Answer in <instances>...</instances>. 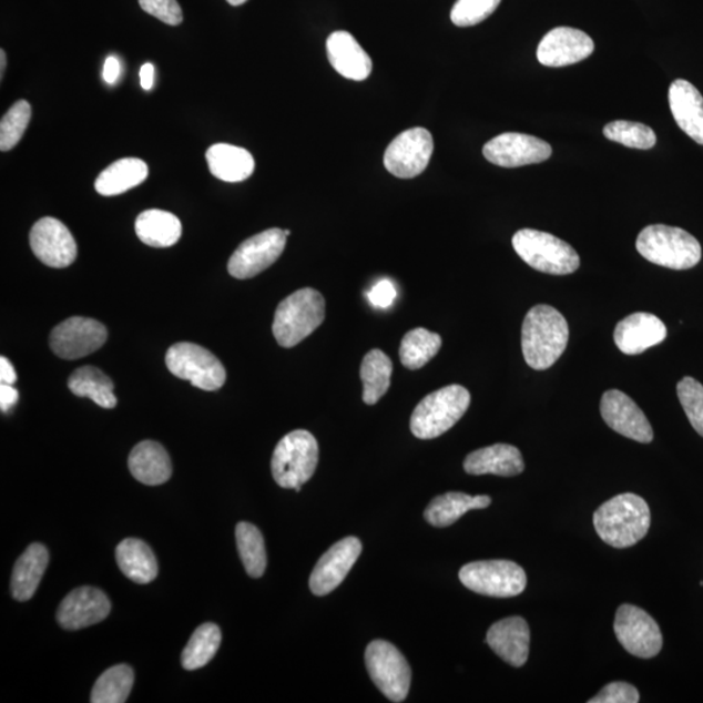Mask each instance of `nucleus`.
Here are the masks:
<instances>
[{"instance_id":"39448f33","label":"nucleus","mask_w":703,"mask_h":703,"mask_svg":"<svg viewBox=\"0 0 703 703\" xmlns=\"http://www.w3.org/2000/svg\"><path fill=\"white\" fill-rule=\"evenodd\" d=\"M470 394L466 387L451 385L426 396L410 417V431L418 439L444 436L466 415Z\"/></svg>"},{"instance_id":"c85d7f7f","label":"nucleus","mask_w":703,"mask_h":703,"mask_svg":"<svg viewBox=\"0 0 703 703\" xmlns=\"http://www.w3.org/2000/svg\"><path fill=\"white\" fill-rule=\"evenodd\" d=\"M490 505L491 498L488 496L470 497L463 492H447L434 498L424 516L430 526L446 528L452 526L468 511L483 510Z\"/></svg>"},{"instance_id":"4c0bfd02","label":"nucleus","mask_w":703,"mask_h":703,"mask_svg":"<svg viewBox=\"0 0 703 703\" xmlns=\"http://www.w3.org/2000/svg\"><path fill=\"white\" fill-rule=\"evenodd\" d=\"M134 682V673L130 665L118 664L104 671L96 680L91 702L123 703L130 697Z\"/></svg>"},{"instance_id":"f3484780","label":"nucleus","mask_w":703,"mask_h":703,"mask_svg":"<svg viewBox=\"0 0 703 703\" xmlns=\"http://www.w3.org/2000/svg\"><path fill=\"white\" fill-rule=\"evenodd\" d=\"M363 544L356 537L336 542L318 560L310 575L309 585L314 595L324 597L334 592L360 558Z\"/></svg>"},{"instance_id":"c756f323","label":"nucleus","mask_w":703,"mask_h":703,"mask_svg":"<svg viewBox=\"0 0 703 703\" xmlns=\"http://www.w3.org/2000/svg\"><path fill=\"white\" fill-rule=\"evenodd\" d=\"M134 230L140 241L153 248H169L181 241L183 226L176 215L163 211H146L137 216Z\"/></svg>"},{"instance_id":"72a5a7b5","label":"nucleus","mask_w":703,"mask_h":703,"mask_svg":"<svg viewBox=\"0 0 703 703\" xmlns=\"http://www.w3.org/2000/svg\"><path fill=\"white\" fill-rule=\"evenodd\" d=\"M69 387L73 395L92 399L96 406L106 409L116 407L114 384L94 366H82L74 370L69 379Z\"/></svg>"},{"instance_id":"bb28decb","label":"nucleus","mask_w":703,"mask_h":703,"mask_svg":"<svg viewBox=\"0 0 703 703\" xmlns=\"http://www.w3.org/2000/svg\"><path fill=\"white\" fill-rule=\"evenodd\" d=\"M129 466L132 476L147 486L167 482L172 475V463L167 451L153 440H145L133 448Z\"/></svg>"},{"instance_id":"58836bf2","label":"nucleus","mask_w":703,"mask_h":703,"mask_svg":"<svg viewBox=\"0 0 703 703\" xmlns=\"http://www.w3.org/2000/svg\"><path fill=\"white\" fill-rule=\"evenodd\" d=\"M605 139L628 147L649 151L656 144V134L650 126L635 122L617 121L604 126Z\"/></svg>"},{"instance_id":"f8f14e48","label":"nucleus","mask_w":703,"mask_h":703,"mask_svg":"<svg viewBox=\"0 0 703 703\" xmlns=\"http://www.w3.org/2000/svg\"><path fill=\"white\" fill-rule=\"evenodd\" d=\"M284 230L271 228L245 241L232 254L228 273L236 279H251L275 264L286 248Z\"/></svg>"},{"instance_id":"603ef678","label":"nucleus","mask_w":703,"mask_h":703,"mask_svg":"<svg viewBox=\"0 0 703 703\" xmlns=\"http://www.w3.org/2000/svg\"><path fill=\"white\" fill-rule=\"evenodd\" d=\"M227 2H228L231 6H242V4H244L245 2H248V0H227Z\"/></svg>"},{"instance_id":"09e8293b","label":"nucleus","mask_w":703,"mask_h":703,"mask_svg":"<svg viewBox=\"0 0 703 703\" xmlns=\"http://www.w3.org/2000/svg\"><path fill=\"white\" fill-rule=\"evenodd\" d=\"M18 374L14 371L12 364L9 358L2 356L0 358V383L6 385L17 384Z\"/></svg>"},{"instance_id":"4be33fe9","label":"nucleus","mask_w":703,"mask_h":703,"mask_svg":"<svg viewBox=\"0 0 703 703\" xmlns=\"http://www.w3.org/2000/svg\"><path fill=\"white\" fill-rule=\"evenodd\" d=\"M486 642L505 662L513 668H522L529 656V625L520 617L500 620L490 628Z\"/></svg>"},{"instance_id":"7c9ffc66","label":"nucleus","mask_w":703,"mask_h":703,"mask_svg":"<svg viewBox=\"0 0 703 703\" xmlns=\"http://www.w3.org/2000/svg\"><path fill=\"white\" fill-rule=\"evenodd\" d=\"M116 562L121 571L136 583H149L159 574V562L149 546L136 538H126L116 548Z\"/></svg>"},{"instance_id":"c9c22d12","label":"nucleus","mask_w":703,"mask_h":703,"mask_svg":"<svg viewBox=\"0 0 703 703\" xmlns=\"http://www.w3.org/2000/svg\"><path fill=\"white\" fill-rule=\"evenodd\" d=\"M221 641L222 633L218 625L213 623L200 625L182 654L183 668L189 671L204 668L218 652Z\"/></svg>"},{"instance_id":"a878e982","label":"nucleus","mask_w":703,"mask_h":703,"mask_svg":"<svg viewBox=\"0 0 703 703\" xmlns=\"http://www.w3.org/2000/svg\"><path fill=\"white\" fill-rule=\"evenodd\" d=\"M49 566V551L41 543H32L13 567L11 592L14 600L26 602L39 589Z\"/></svg>"},{"instance_id":"f704fd0d","label":"nucleus","mask_w":703,"mask_h":703,"mask_svg":"<svg viewBox=\"0 0 703 703\" xmlns=\"http://www.w3.org/2000/svg\"><path fill=\"white\" fill-rule=\"evenodd\" d=\"M442 347V338L426 328H415L404 336L400 344V361L409 370H418L432 360Z\"/></svg>"},{"instance_id":"4468645a","label":"nucleus","mask_w":703,"mask_h":703,"mask_svg":"<svg viewBox=\"0 0 703 703\" xmlns=\"http://www.w3.org/2000/svg\"><path fill=\"white\" fill-rule=\"evenodd\" d=\"M108 340V330L101 322L73 317L58 325L50 335V347L64 360H78L99 350Z\"/></svg>"},{"instance_id":"cd10ccee","label":"nucleus","mask_w":703,"mask_h":703,"mask_svg":"<svg viewBox=\"0 0 703 703\" xmlns=\"http://www.w3.org/2000/svg\"><path fill=\"white\" fill-rule=\"evenodd\" d=\"M206 161L212 175L226 183L244 182L256 169V162L246 149L230 144L208 147Z\"/></svg>"},{"instance_id":"6e6552de","label":"nucleus","mask_w":703,"mask_h":703,"mask_svg":"<svg viewBox=\"0 0 703 703\" xmlns=\"http://www.w3.org/2000/svg\"><path fill=\"white\" fill-rule=\"evenodd\" d=\"M166 365L175 377L190 380L204 391H216L226 384L227 374L211 350L193 343H177L166 354Z\"/></svg>"},{"instance_id":"9b49d317","label":"nucleus","mask_w":703,"mask_h":703,"mask_svg":"<svg viewBox=\"0 0 703 703\" xmlns=\"http://www.w3.org/2000/svg\"><path fill=\"white\" fill-rule=\"evenodd\" d=\"M617 638L628 653L650 660L661 653L663 635L648 612L632 604L620 605L613 623Z\"/></svg>"},{"instance_id":"2f4dec72","label":"nucleus","mask_w":703,"mask_h":703,"mask_svg":"<svg viewBox=\"0 0 703 703\" xmlns=\"http://www.w3.org/2000/svg\"><path fill=\"white\" fill-rule=\"evenodd\" d=\"M147 164L137 159L119 160L102 171L95 181V191L102 196H119L126 191L136 189L146 181Z\"/></svg>"},{"instance_id":"49530a36","label":"nucleus","mask_w":703,"mask_h":703,"mask_svg":"<svg viewBox=\"0 0 703 703\" xmlns=\"http://www.w3.org/2000/svg\"><path fill=\"white\" fill-rule=\"evenodd\" d=\"M19 400V393L12 385H0V409L3 414L10 412Z\"/></svg>"},{"instance_id":"7ed1b4c3","label":"nucleus","mask_w":703,"mask_h":703,"mask_svg":"<svg viewBox=\"0 0 703 703\" xmlns=\"http://www.w3.org/2000/svg\"><path fill=\"white\" fill-rule=\"evenodd\" d=\"M325 297L314 288L294 292L276 308L273 334L279 346L292 348L308 338L324 324Z\"/></svg>"},{"instance_id":"f257e3e1","label":"nucleus","mask_w":703,"mask_h":703,"mask_svg":"<svg viewBox=\"0 0 703 703\" xmlns=\"http://www.w3.org/2000/svg\"><path fill=\"white\" fill-rule=\"evenodd\" d=\"M570 328L562 313L550 305H537L523 319L521 347L530 368L546 370L563 355Z\"/></svg>"},{"instance_id":"20e7f679","label":"nucleus","mask_w":703,"mask_h":703,"mask_svg":"<svg viewBox=\"0 0 703 703\" xmlns=\"http://www.w3.org/2000/svg\"><path fill=\"white\" fill-rule=\"evenodd\" d=\"M641 256L658 266L687 271L700 264L701 244L682 228L653 224L641 231L635 243Z\"/></svg>"},{"instance_id":"2eb2a0df","label":"nucleus","mask_w":703,"mask_h":703,"mask_svg":"<svg viewBox=\"0 0 703 703\" xmlns=\"http://www.w3.org/2000/svg\"><path fill=\"white\" fill-rule=\"evenodd\" d=\"M485 159L499 167L514 169L548 161L552 147L548 142L529 134H499L483 146Z\"/></svg>"},{"instance_id":"5701e85b","label":"nucleus","mask_w":703,"mask_h":703,"mask_svg":"<svg viewBox=\"0 0 703 703\" xmlns=\"http://www.w3.org/2000/svg\"><path fill=\"white\" fill-rule=\"evenodd\" d=\"M327 57L343 78L364 81L370 77L373 62L368 52L348 32H334L326 42Z\"/></svg>"},{"instance_id":"423d86ee","label":"nucleus","mask_w":703,"mask_h":703,"mask_svg":"<svg viewBox=\"0 0 703 703\" xmlns=\"http://www.w3.org/2000/svg\"><path fill=\"white\" fill-rule=\"evenodd\" d=\"M319 447L313 434L295 430L287 434L278 445L272 459V472L283 489L302 490V486L316 472Z\"/></svg>"},{"instance_id":"b1692460","label":"nucleus","mask_w":703,"mask_h":703,"mask_svg":"<svg viewBox=\"0 0 703 703\" xmlns=\"http://www.w3.org/2000/svg\"><path fill=\"white\" fill-rule=\"evenodd\" d=\"M670 109L680 129L703 145V96L690 81H673L669 91Z\"/></svg>"},{"instance_id":"a19ab883","label":"nucleus","mask_w":703,"mask_h":703,"mask_svg":"<svg viewBox=\"0 0 703 703\" xmlns=\"http://www.w3.org/2000/svg\"><path fill=\"white\" fill-rule=\"evenodd\" d=\"M677 396L687 420L703 437V386L699 380L685 377L677 384Z\"/></svg>"},{"instance_id":"ea45409f","label":"nucleus","mask_w":703,"mask_h":703,"mask_svg":"<svg viewBox=\"0 0 703 703\" xmlns=\"http://www.w3.org/2000/svg\"><path fill=\"white\" fill-rule=\"evenodd\" d=\"M32 118V108L27 101L21 100L7 111L0 122V151L10 152L24 136Z\"/></svg>"},{"instance_id":"473e14b6","label":"nucleus","mask_w":703,"mask_h":703,"mask_svg":"<svg viewBox=\"0 0 703 703\" xmlns=\"http://www.w3.org/2000/svg\"><path fill=\"white\" fill-rule=\"evenodd\" d=\"M393 369V361L385 352L371 349L366 354L360 369L365 404L374 406L384 398L391 385Z\"/></svg>"},{"instance_id":"37998d69","label":"nucleus","mask_w":703,"mask_h":703,"mask_svg":"<svg viewBox=\"0 0 703 703\" xmlns=\"http://www.w3.org/2000/svg\"><path fill=\"white\" fill-rule=\"evenodd\" d=\"M139 3L142 10L164 24L176 27L183 22V11L177 0H139Z\"/></svg>"},{"instance_id":"c03bdc74","label":"nucleus","mask_w":703,"mask_h":703,"mask_svg":"<svg viewBox=\"0 0 703 703\" xmlns=\"http://www.w3.org/2000/svg\"><path fill=\"white\" fill-rule=\"evenodd\" d=\"M640 693L631 684L617 682L605 685L589 703H638Z\"/></svg>"},{"instance_id":"a211bd4d","label":"nucleus","mask_w":703,"mask_h":703,"mask_svg":"<svg viewBox=\"0 0 703 703\" xmlns=\"http://www.w3.org/2000/svg\"><path fill=\"white\" fill-rule=\"evenodd\" d=\"M601 415L613 431L640 444L654 438L652 425L630 396L619 390L605 391L601 400Z\"/></svg>"},{"instance_id":"dca6fc26","label":"nucleus","mask_w":703,"mask_h":703,"mask_svg":"<svg viewBox=\"0 0 703 703\" xmlns=\"http://www.w3.org/2000/svg\"><path fill=\"white\" fill-rule=\"evenodd\" d=\"M29 243L35 257L50 267H69L78 257V244L70 230L51 216L34 224Z\"/></svg>"},{"instance_id":"393cba45","label":"nucleus","mask_w":703,"mask_h":703,"mask_svg":"<svg viewBox=\"0 0 703 703\" xmlns=\"http://www.w3.org/2000/svg\"><path fill=\"white\" fill-rule=\"evenodd\" d=\"M463 469L472 476L513 477L523 472L526 463H523L519 448L498 444L469 454L463 461Z\"/></svg>"},{"instance_id":"de8ad7c7","label":"nucleus","mask_w":703,"mask_h":703,"mask_svg":"<svg viewBox=\"0 0 703 703\" xmlns=\"http://www.w3.org/2000/svg\"><path fill=\"white\" fill-rule=\"evenodd\" d=\"M119 74H121V62L115 57H109L103 67V80L110 85L115 84Z\"/></svg>"},{"instance_id":"0eeeda50","label":"nucleus","mask_w":703,"mask_h":703,"mask_svg":"<svg viewBox=\"0 0 703 703\" xmlns=\"http://www.w3.org/2000/svg\"><path fill=\"white\" fill-rule=\"evenodd\" d=\"M516 253L537 272L551 275L572 274L580 267V256L572 246L548 232L520 230L512 238Z\"/></svg>"},{"instance_id":"ddd939ff","label":"nucleus","mask_w":703,"mask_h":703,"mask_svg":"<svg viewBox=\"0 0 703 703\" xmlns=\"http://www.w3.org/2000/svg\"><path fill=\"white\" fill-rule=\"evenodd\" d=\"M434 152L431 133L410 129L399 134L385 153V167L399 179H414L428 167Z\"/></svg>"},{"instance_id":"9d476101","label":"nucleus","mask_w":703,"mask_h":703,"mask_svg":"<svg viewBox=\"0 0 703 703\" xmlns=\"http://www.w3.org/2000/svg\"><path fill=\"white\" fill-rule=\"evenodd\" d=\"M366 669L373 683L393 702H403L409 693L412 671L393 643L376 640L369 643L365 653Z\"/></svg>"},{"instance_id":"e433bc0d","label":"nucleus","mask_w":703,"mask_h":703,"mask_svg":"<svg viewBox=\"0 0 703 703\" xmlns=\"http://www.w3.org/2000/svg\"><path fill=\"white\" fill-rule=\"evenodd\" d=\"M236 541L246 573L253 579L261 578L266 571L267 556L265 540L259 529L249 522H238Z\"/></svg>"},{"instance_id":"1a4fd4ad","label":"nucleus","mask_w":703,"mask_h":703,"mask_svg":"<svg viewBox=\"0 0 703 703\" xmlns=\"http://www.w3.org/2000/svg\"><path fill=\"white\" fill-rule=\"evenodd\" d=\"M463 587L497 598L519 595L527 588V573L510 560H483L463 566L459 573Z\"/></svg>"},{"instance_id":"aec40b11","label":"nucleus","mask_w":703,"mask_h":703,"mask_svg":"<svg viewBox=\"0 0 703 703\" xmlns=\"http://www.w3.org/2000/svg\"><path fill=\"white\" fill-rule=\"evenodd\" d=\"M111 603L100 589H74L59 605L58 623L67 631H79L103 622L110 615Z\"/></svg>"},{"instance_id":"79ce46f5","label":"nucleus","mask_w":703,"mask_h":703,"mask_svg":"<svg viewBox=\"0 0 703 703\" xmlns=\"http://www.w3.org/2000/svg\"><path fill=\"white\" fill-rule=\"evenodd\" d=\"M500 2L502 0H456L451 21L460 28L480 24L497 11Z\"/></svg>"},{"instance_id":"864d4df0","label":"nucleus","mask_w":703,"mask_h":703,"mask_svg":"<svg viewBox=\"0 0 703 703\" xmlns=\"http://www.w3.org/2000/svg\"><path fill=\"white\" fill-rule=\"evenodd\" d=\"M284 234H286V236L288 237L291 235V231L289 230H284Z\"/></svg>"},{"instance_id":"f03ea898","label":"nucleus","mask_w":703,"mask_h":703,"mask_svg":"<svg viewBox=\"0 0 703 703\" xmlns=\"http://www.w3.org/2000/svg\"><path fill=\"white\" fill-rule=\"evenodd\" d=\"M593 521L603 542L615 549H626L646 537L652 514L645 500L625 492L598 508Z\"/></svg>"},{"instance_id":"a18cd8bd","label":"nucleus","mask_w":703,"mask_h":703,"mask_svg":"<svg viewBox=\"0 0 703 703\" xmlns=\"http://www.w3.org/2000/svg\"><path fill=\"white\" fill-rule=\"evenodd\" d=\"M396 298V288L394 283L388 279L379 281L374 284L369 292V302L374 308L387 309L394 304Z\"/></svg>"},{"instance_id":"3c124183","label":"nucleus","mask_w":703,"mask_h":703,"mask_svg":"<svg viewBox=\"0 0 703 703\" xmlns=\"http://www.w3.org/2000/svg\"><path fill=\"white\" fill-rule=\"evenodd\" d=\"M6 52L4 50L0 51V62H2V65H0V71H2V78L4 74V70H6V64H7V59H6Z\"/></svg>"},{"instance_id":"8fccbe9b","label":"nucleus","mask_w":703,"mask_h":703,"mask_svg":"<svg viewBox=\"0 0 703 703\" xmlns=\"http://www.w3.org/2000/svg\"><path fill=\"white\" fill-rule=\"evenodd\" d=\"M140 81L141 86L145 89V91H151L154 85V65L151 63H146L141 67L140 71Z\"/></svg>"},{"instance_id":"6ab92c4d","label":"nucleus","mask_w":703,"mask_h":703,"mask_svg":"<svg viewBox=\"0 0 703 703\" xmlns=\"http://www.w3.org/2000/svg\"><path fill=\"white\" fill-rule=\"evenodd\" d=\"M594 41L579 29L559 27L538 44V62L546 67H566L585 61L594 52Z\"/></svg>"},{"instance_id":"412c9836","label":"nucleus","mask_w":703,"mask_h":703,"mask_svg":"<svg viewBox=\"0 0 703 703\" xmlns=\"http://www.w3.org/2000/svg\"><path fill=\"white\" fill-rule=\"evenodd\" d=\"M668 338L663 322L650 313H634L620 320L613 340L624 355H640Z\"/></svg>"}]
</instances>
